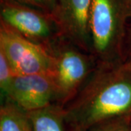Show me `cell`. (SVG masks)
<instances>
[{"instance_id": "5bb4252c", "label": "cell", "mask_w": 131, "mask_h": 131, "mask_svg": "<svg viewBox=\"0 0 131 131\" xmlns=\"http://www.w3.org/2000/svg\"><path fill=\"white\" fill-rule=\"evenodd\" d=\"M125 120H126L127 124V125L130 127V129L131 130V114L129 116L125 117Z\"/></svg>"}, {"instance_id": "3957f363", "label": "cell", "mask_w": 131, "mask_h": 131, "mask_svg": "<svg viewBox=\"0 0 131 131\" xmlns=\"http://www.w3.org/2000/svg\"><path fill=\"white\" fill-rule=\"evenodd\" d=\"M49 51L53 60L52 77L56 87L57 104L64 107L80 92L98 62L93 54L65 37L52 45Z\"/></svg>"}, {"instance_id": "6da1fadb", "label": "cell", "mask_w": 131, "mask_h": 131, "mask_svg": "<svg viewBox=\"0 0 131 131\" xmlns=\"http://www.w3.org/2000/svg\"><path fill=\"white\" fill-rule=\"evenodd\" d=\"M77 131L131 114V67L123 62L100 63L74 99L64 106Z\"/></svg>"}, {"instance_id": "277c9868", "label": "cell", "mask_w": 131, "mask_h": 131, "mask_svg": "<svg viewBox=\"0 0 131 131\" xmlns=\"http://www.w3.org/2000/svg\"><path fill=\"white\" fill-rule=\"evenodd\" d=\"M1 22L31 42L50 50L64 37L56 18L10 0L0 1Z\"/></svg>"}, {"instance_id": "5b68a950", "label": "cell", "mask_w": 131, "mask_h": 131, "mask_svg": "<svg viewBox=\"0 0 131 131\" xmlns=\"http://www.w3.org/2000/svg\"><path fill=\"white\" fill-rule=\"evenodd\" d=\"M0 52L15 75L52 74L53 60L46 48L31 42L4 23H0Z\"/></svg>"}, {"instance_id": "ba28073f", "label": "cell", "mask_w": 131, "mask_h": 131, "mask_svg": "<svg viewBox=\"0 0 131 131\" xmlns=\"http://www.w3.org/2000/svg\"><path fill=\"white\" fill-rule=\"evenodd\" d=\"M26 113L31 131H77L69 120L64 107L58 104Z\"/></svg>"}, {"instance_id": "30bf717a", "label": "cell", "mask_w": 131, "mask_h": 131, "mask_svg": "<svg viewBox=\"0 0 131 131\" xmlns=\"http://www.w3.org/2000/svg\"><path fill=\"white\" fill-rule=\"evenodd\" d=\"M15 74L5 55L0 52V89L1 98L6 93Z\"/></svg>"}, {"instance_id": "8fae6325", "label": "cell", "mask_w": 131, "mask_h": 131, "mask_svg": "<svg viewBox=\"0 0 131 131\" xmlns=\"http://www.w3.org/2000/svg\"><path fill=\"white\" fill-rule=\"evenodd\" d=\"M19 5L37 9L54 16L56 0H10Z\"/></svg>"}, {"instance_id": "52a82bcc", "label": "cell", "mask_w": 131, "mask_h": 131, "mask_svg": "<svg viewBox=\"0 0 131 131\" xmlns=\"http://www.w3.org/2000/svg\"><path fill=\"white\" fill-rule=\"evenodd\" d=\"M91 3L92 0H56L54 13L63 37L90 53Z\"/></svg>"}, {"instance_id": "8992f818", "label": "cell", "mask_w": 131, "mask_h": 131, "mask_svg": "<svg viewBox=\"0 0 131 131\" xmlns=\"http://www.w3.org/2000/svg\"><path fill=\"white\" fill-rule=\"evenodd\" d=\"M1 98L30 112L57 104V90L50 74L15 75Z\"/></svg>"}, {"instance_id": "7a4b0ae2", "label": "cell", "mask_w": 131, "mask_h": 131, "mask_svg": "<svg viewBox=\"0 0 131 131\" xmlns=\"http://www.w3.org/2000/svg\"><path fill=\"white\" fill-rule=\"evenodd\" d=\"M131 26V0H92L90 52L100 63L123 62Z\"/></svg>"}, {"instance_id": "9c48e42d", "label": "cell", "mask_w": 131, "mask_h": 131, "mask_svg": "<svg viewBox=\"0 0 131 131\" xmlns=\"http://www.w3.org/2000/svg\"><path fill=\"white\" fill-rule=\"evenodd\" d=\"M0 131H31L27 113L7 100L2 101Z\"/></svg>"}, {"instance_id": "7c38bea8", "label": "cell", "mask_w": 131, "mask_h": 131, "mask_svg": "<svg viewBox=\"0 0 131 131\" xmlns=\"http://www.w3.org/2000/svg\"><path fill=\"white\" fill-rule=\"evenodd\" d=\"M88 131H131L127 124L125 117L113 119L95 127Z\"/></svg>"}, {"instance_id": "4fadbf2b", "label": "cell", "mask_w": 131, "mask_h": 131, "mask_svg": "<svg viewBox=\"0 0 131 131\" xmlns=\"http://www.w3.org/2000/svg\"><path fill=\"white\" fill-rule=\"evenodd\" d=\"M123 63L127 66L131 67V26L129 30L128 37H127V39Z\"/></svg>"}]
</instances>
